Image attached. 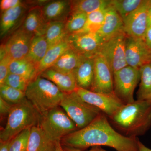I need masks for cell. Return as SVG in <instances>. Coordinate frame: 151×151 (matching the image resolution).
I'll use <instances>...</instances> for the list:
<instances>
[{"instance_id":"1","label":"cell","mask_w":151,"mask_h":151,"mask_svg":"<svg viewBox=\"0 0 151 151\" xmlns=\"http://www.w3.org/2000/svg\"><path fill=\"white\" fill-rule=\"evenodd\" d=\"M137 137H127L116 131L107 116L100 113L88 126L70 133L61 140L62 146L83 151L89 147L105 146L118 151H139Z\"/></svg>"},{"instance_id":"2","label":"cell","mask_w":151,"mask_h":151,"mask_svg":"<svg viewBox=\"0 0 151 151\" xmlns=\"http://www.w3.org/2000/svg\"><path fill=\"white\" fill-rule=\"evenodd\" d=\"M112 127L127 137H137L151 128V101L135 100L109 118Z\"/></svg>"},{"instance_id":"3","label":"cell","mask_w":151,"mask_h":151,"mask_svg":"<svg viewBox=\"0 0 151 151\" xmlns=\"http://www.w3.org/2000/svg\"><path fill=\"white\" fill-rule=\"evenodd\" d=\"M41 115L26 97L12 107L5 127L0 132V141L10 140L22 131L38 126Z\"/></svg>"},{"instance_id":"4","label":"cell","mask_w":151,"mask_h":151,"mask_svg":"<svg viewBox=\"0 0 151 151\" xmlns=\"http://www.w3.org/2000/svg\"><path fill=\"white\" fill-rule=\"evenodd\" d=\"M25 92L26 97L41 116L60 106L64 94L52 82L40 75L31 81Z\"/></svg>"},{"instance_id":"5","label":"cell","mask_w":151,"mask_h":151,"mask_svg":"<svg viewBox=\"0 0 151 151\" xmlns=\"http://www.w3.org/2000/svg\"><path fill=\"white\" fill-rule=\"evenodd\" d=\"M39 126L47 137L56 143L78 130L74 122L60 106L41 116Z\"/></svg>"},{"instance_id":"6","label":"cell","mask_w":151,"mask_h":151,"mask_svg":"<svg viewBox=\"0 0 151 151\" xmlns=\"http://www.w3.org/2000/svg\"><path fill=\"white\" fill-rule=\"evenodd\" d=\"M60 106L75 123L78 129L88 126L102 113L84 101L76 91L64 93Z\"/></svg>"},{"instance_id":"7","label":"cell","mask_w":151,"mask_h":151,"mask_svg":"<svg viewBox=\"0 0 151 151\" xmlns=\"http://www.w3.org/2000/svg\"><path fill=\"white\" fill-rule=\"evenodd\" d=\"M140 77L139 69L129 65L113 73L114 93L124 105L135 101L134 92Z\"/></svg>"},{"instance_id":"8","label":"cell","mask_w":151,"mask_h":151,"mask_svg":"<svg viewBox=\"0 0 151 151\" xmlns=\"http://www.w3.org/2000/svg\"><path fill=\"white\" fill-rule=\"evenodd\" d=\"M127 36L121 32L103 42L98 55L104 58L113 73L128 66L126 59Z\"/></svg>"},{"instance_id":"9","label":"cell","mask_w":151,"mask_h":151,"mask_svg":"<svg viewBox=\"0 0 151 151\" xmlns=\"http://www.w3.org/2000/svg\"><path fill=\"white\" fill-rule=\"evenodd\" d=\"M76 92L85 102L99 109L108 118L124 105L115 94H103L77 87Z\"/></svg>"},{"instance_id":"10","label":"cell","mask_w":151,"mask_h":151,"mask_svg":"<svg viewBox=\"0 0 151 151\" xmlns=\"http://www.w3.org/2000/svg\"><path fill=\"white\" fill-rule=\"evenodd\" d=\"M34 37L22 26L19 28L2 43L5 50L6 56L12 61L26 57Z\"/></svg>"},{"instance_id":"11","label":"cell","mask_w":151,"mask_h":151,"mask_svg":"<svg viewBox=\"0 0 151 151\" xmlns=\"http://www.w3.org/2000/svg\"><path fill=\"white\" fill-rule=\"evenodd\" d=\"M70 47L82 56L94 58L98 55L103 40L97 32H78L68 36Z\"/></svg>"},{"instance_id":"12","label":"cell","mask_w":151,"mask_h":151,"mask_svg":"<svg viewBox=\"0 0 151 151\" xmlns=\"http://www.w3.org/2000/svg\"><path fill=\"white\" fill-rule=\"evenodd\" d=\"M151 0H143L140 6L123 21L127 36L144 38L147 29V14Z\"/></svg>"},{"instance_id":"13","label":"cell","mask_w":151,"mask_h":151,"mask_svg":"<svg viewBox=\"0 0 151 151\" xmlns=\"http://www.w3.org/2000/svg\"><path fill=\"white\" fill-rule=\"evenodd\" d=\"M94 77L90 91L103 94L114 93L113 73L103 56L94 57Z\"/></svg>"},{"instance_id":"14","label":"cell","mask_w":151,"mask_h":151,"mask_svg":"<svg viewBox=\"0 0 151 151\" xmlns=\"http://www.w3.org/2000/svg\"><path fill=\"white\" fill-rule=\"evenodd\" d=\"M31 7L27 1L1 14L0 37L5 39L22 25L28 12Z\"/></svg>"},{"instance_id":"15","label":"cell","mask_w":151,"mask_h":151,"mask_svg":"<svg viewBox=\"0 0 151 151\" xmlns=\"http://www.w3.org/2000/svg\"><path fill=\"white\" fill-rule=\"evenodd\" d=\"M125 49L126 61L129 66L139 69L150 62L151 50L144 38L127 36Z\"/></svg>"},{"instance_id":"16","label":"cell","mask_w":151,"mask_h":151,"mask_svg":"<svg viewBox=\"0 0 151 151\" xmlns=\"http://www.w3.org/2000/svg\"><path fill=\"white\" fill-rule=\"evenodd\" d=\"M124 27L122 17L110 4L105 9L104 22L97 33L103 42L119 33L124 31Z\"/></svg>"},{"instance_id":"17","label":"cell","mask_w":151,"mask_h":151,"mask_svg":"<svg viewBox=\"0 0 151 151\" xmlns=\"http://www.w3.org/2000/svg\"><path fill=\"white\" fill-rule=\"evenodd\" d=\"M45 18L47 22H66L71 14L70 1H49L42 7Z\"/></svg>"},{"instance_id":"18","label":"cell","mask_w":151,"mask_h":151,"mask_svg":"<svg viewBox=\"0 0 151 151\" xmlns=\"http://www.w3.org/2000/svg\"><path fill=\"white\" fill-rule=\"evenodd\" d=\"M48 23L44 17L42 7L36 6L30 8L22 27L33 35H43Z\"/></svg>"},{"instance_id":"19","label":"cell","mask_w":151,"mask_h":151,"mask_svg":"<svg viewBox=\"0 0 151 151\" xmlns=\"http://www.w3.org/2000/svg\"><path fill=\"white\" fill-rule=\"evenodd\" d=\"M40 75L52 82L63 93L74 92L78 87L73 71L65 73L50 68Z\"/></svg>"},{"instance_id":"20","label":"cell","mask_w":151,"mask_h":151,"mask_svg":"<svg viewBox=\"0 0 151 151\" xmlns=\"http://www.w3.org/2000/svg\"><path fill=\"white\" fill-rule=\"evenodd\" d=\"M94 58H84L73 70L78 87L90 90L94 77Z\"/></svg>"},{"instance_id":"21","label":"cell","mask_w":151,"mask_h":151,"mask_svg":"<svg viewBox=\"0 0 151 151\" xmlns=\"http://www.w3.org/2000/svg\"><path fill=\"white\" fill-rule=\"evenodd\" d=\"M55 143L47 137L39 126L31 128L27 151H55Z\"/></svg>"},{"instance_id":"22","label":"cell","mask_w":151,"mask_h":151,"mask_svg":"<svg viewBox=\"0 0 151 151\" xmlns=\"http://www.w3.org/2000/svg\"><path fill=\"white\" fill-rule=\"evenodd\" d=\"M70 48L67 39L49 47L46 55L37 66V76L50 68L63 53Z\"/></svg>"},{"instance_id":"23","label":"cell","mask_w":151,"mask_h":151,"mask_svg":"<svg viewBox=\"0 0 151 151\" xmlns=\"http://www.w3.org/2000/svg\"><path fill=\"white\" fill-rule=\"evenodd\" d=\"M85 57L70 47L63 54L50 68L65 73L73 72L78 67Z\"/></svg>"},{"instance_id":"24","label":"cell","mask_w":151,"mask_h":151,"mask_svg":"<svg viewBox=\"0 0 151 151\" xmlns=\"http://www.w3.org/2000/svg\"><path fill=\"white\" fill-rule=\"evenodd\" d=\"M37 65L27 58L12 60L9 64L10 73L21 76L31 81L37 76Z\"/></svg>"},{"instance_id":"25","label":"cell","mask_w":151,"mask_h":151,"mask_svg":"<svg viewBox=\"0 0 151 151\" xmlns=\"http://www.w3.org/2000/svg\"><path fill=\"white\" fill-rule=\"evenodd\" d=\"M50 47L44 35L34 36L26 57L38 66Z\"/></svg>"},{"instance_id":"26","label":"cell","mask_w":151,"mask_h":151,"mask_svg":"<svg viewBox=\"0 0 151 151\" xmlns=\"http://www.w3.org/2000/svg\"><path fill=\"white\" fill-rule=\"evenodd\" d=\"M71 13L74 12L88 14L111 4L109 0H73L70 1Z\"/></svg>"},{"instance_id":"27","label":"cell","mask_w":151,"mask_h":151,"mask_svg":"<svg viewBox=\"0 0 151 151\" xmlns=\"http://www.w3.org/2000/svg\"><path fill=\"white\" fill-rule=\"evenodd\" d=\"M44 35L50 47L65 40L68 35L65 27V22H48Z\"/></svg>"},{"instance_id":"28","label":"cell","mask_w":151,"mask_h":151,"mask_svg":"<svg viewBox=\"0 0 151 151\" xmlns=\"http://www.w3.org/2000/svg\"><path fill=\"white\" fill-rule=\"evenodd\" d=\"M139 70L140 83L137 92V100L151 101V65L147 63Z\"/></svg>"},{"instance_id":"29","label":"cell","mask_w":151,"mask_h":151,"mask_svg":"<svg viewBox=\"0 0 151 151\" xmlns=\"http://www.w3.org/2000/svg\"><path fill=\"white\" fill-rule=\"evenodd\" d=\"M143 0H111V5L124 21L140 6Z\"/></svg>"},{"instance_id":"30","label":"cell","mask_w":151,"mask_h":151,"mask_svg":"<svg viewBox=\"0 0 151 151\" xmlns=\"http://www.w3.org/2000/svg\"><path fill=\"white\" fill-rule=\"evenodd\" d=\"M105 8L100 9L87 14L84 27L78 32H97L102 27L105 19Z\"/></svg>"},{"instance_id":"31","label":"cell","mask_w":151,"mask_h":151,"mask_svg":"<svg viewBox=\"0 0 151 151\" xmlns=\"http://www.w3.org/2000/svg\"><path fill=\"white\" fill-rule=\"evenodd\" d=\"M87 19V14L72 13L65 22V27L68 34L69 35L81 31L85 26Z\"/></svg>"},{"instance_id":"32","label":"cell","mask_w":151,"mask_h":151,"mask_svg":"<svg viewBox=\"0 0 151 151\" xmlns=\"http://www.w3.org/2000/svg\"><path fill=\"white\" fill-rule=\"evenodd\" d=\"M0 97L12 105H16L26 98L25 92L2 84L0 85Z\"/></svg>"},{"instance_id":"33","label":"cell","mask_w":151,"mask_h":151,"mask_svg":"<svg viewBox=\"0 0 151 151\" xmlns=\"http://www.w3.org/2000/svg\"><path fill=\"white\" fill-rule=\"evenodd\" d=\"M30 129V128L24 130L12 139L10 151H27Z\"/></svg>"},{"instance_id":"34","label":"cell","mask_w":151,"mask_h":151,"mask_svg":"<svg viewBox=\"0 0 151 151\" xmlns=\"http://www.w3.org/2000/svg\"><path fill=\"white\" fill-rule=\"evenodd\" d=\"M31 81L23 76L9 73L4 84L21 91L25 92Z\"/></svg>"},{"instance_id":"35","label":"cell","mask_w":151,"mask_h":151,"mask_svg":"<svg viewBox=\"0 0 151 151\" xmlns=\"http://www.w3.org/2000/svg\"><path fill=\"white\" fill-rule=\"evenodd\" d=\"M11 61L12 60L6 56L0 60V85L4 84L6 78L9 74V64Z\"/></svg>"},{"instance_id":"36","label":"cell","mask_w":151,"mask_h":151,"mask_svg":"<svg viewBox=\"0 0 151 151\" xmlns=\"http://www.w3.org/2000/svg\"><path fill=\"white\" fill-rule=\"evenodd\" d=\"M23 1L20 0H1L0 9L1 14L21 4Z\"/></svg>"},{"instance_id":"37","label":"cell","mask_w":151,"mask_h":151,"mask_svg":"<svg viewBox=\"0 0 151 151\" xmlns=\"http://www.w3.org/2000/svg\"><path fill=\"white\" fill-rule=\"evenodd\" d=\"M13 105L8 103L0 97V114L1 117L8 116Z\"/></svg>"},{"instance_id":"38","label":"cell","mask_w":151,"mask_h":151,"mask_svg":"<svg viewBox=\"0 0 151 151\" xmlns=\"http://www.w3.org/2000/svg\"><path fill=\"white\" fill-rule=\"evenodd\" d=\"M144 40L147 46L151 50V27L147 28L144 37Z\"/></svg>"},{"instance_id":"39","label":"cell","mask_w":151,"mask_h":151,"mask_svg":"<svg viewBox=\"0 0 151 151\" xmlns=\"http://www.w3.org/2000/svg\"><path fill=\"white\" fill-rule=\"evenodd\" d=\"M11 140L0 141V151H10Z\"/></svg>"},{"instance_id":"40","label":"cell","mask_w":151,"mask_h":151,"mask_svg":"<svg viewBox=\"0 0 151 151\" xmlns=\"http://www.w3.org/2000/svg\"><path fill=\"white\" fill-rule=\"evenodd\" d=\"M62 147L64 151H83L79 149L71 147H65V146H62ZM88 151H95L94 147H92L91 150Z\"/></svg>"},{"instance_id":"41","label":"cell","mask_w":151,"mask_h":151,"mask_svg":"<svg viewBox=\"0 0 151 151\" xmlns=\"http://www.w3.org/2000/svg\"><path fill=\"white\" fill-rule=\"evenodd\" d=\"M138 147H139V151H151V149L147 147L139 140L138 142Z\"/></svg>"},{"instance_id":"42","label":"cell","mask_w":151,"mask_h":151,"mask_svg":"<svg viewBox=\"0 0 151 151\" xmlns=\"http://www.w3.org/2000/svg\"><path fill=\"white\" fill-rule=\"evenodd\" d=\"M147 24L148 27H151V3L148 11Z\"/></svg>"},{"instance_id":"43","label":"cell","mask_w":151,"mask_h":151,"mask_svg":"<svg viewBox=\"0 0 151 151\" xmlns=\"http://www.w3.org/2000/svg\"><path fill=\"white\" fill-rule=\"evenodd\" d=\"M55 151H64L60 142H57L55 143Z\"/></svg>"},{"instance_id":"44","label":"cell","mask_w":151,"mask_h":151,"mask_svg":"<svg viewBox=\"0 0 151 151\" xmlns=\"http://www.w3.org/2000/svg\"><path fill=\"white\" fill-rule=\"evenodd\" d=\"M95 151H107L101 147L100 146H97V147H94Z\"/></svg>"},{"instance_id":"45","label":"cell","mask_w":151,"mask_h":151,"mask_svg":"<svg viewBox=\"0 0 151 151\" xmlns=\"http://www.w3.org/2000/svg\"><path fill=\"white\" fill-rule=\"evenodd\" d=\"M150 65H151V59L150 62Z\"/></svg>"}]
</instances>
